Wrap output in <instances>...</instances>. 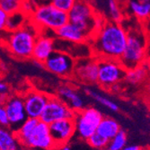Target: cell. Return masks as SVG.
<instances>
[{
  "instance_id": "obj_1",
  "label": "cell",
  "mask_w": 150,
  "mask_h": 150,
  "mask_svg": "<svg viewBox=\"0 0 150 150\" xmlns=\"http://www.w3.org/2000/svg\"><path fill=\"white\" fill-rule=\"evenodd\" d=\"M127 37L128 31L121 23L106 20L102 28L88 40L93 56L119 60L125 50Z\"/></svg>"
},
{
  "instance_id": "obj_32",
  "label": "cell",
  "mask_w": 150,
  "mask_h": 150,
  "mask_svg": "<svg viewBox=\"0 0 150 150\" xmlns=\"http://www.w3.org/2000/svg\"><path fill=\"white\" fill-rule=\"evenodd\" d=\"M7 18H8V13H6L4 10L0 8V32L6 31Z\"/></svg>"
},
{
  "instance_id": "obj_16",
  "label": "cell",
  "mask_w": 150,
  "mask_h": 150,
  "mask_svg": "<svg viewBox=\"0 0 150 150\" xmlns=\"http://www.w3.org/2000/svg\"><path fill=\"white\" fill-rule=\"evenodd\" d=\"M57 96L60 98L72 111L77 112L85 108V102L75 87L69 85L60 86Z\"/></svg>"
},
{
  "instance_id": "obj_19",
  "label": "cell",
  "mask_w": 150,
  "mask_h": 150,
  "mask_svg": "<svg viewBox=\"0 0 150 150\" xmlns=\"http://www.w3.org/2000/svg\"><path fill=\"white\" fill-rule=\"evenodd\" d=\"M119 122L111 117H103L96 129V132L106 139L110 140L120 130Z\"/></svg>"
},
{
  "instance_id": "obj_6",
  "label": "cell",
  "mask_w": 150,
  "mask_h": 150,
  "mask_svg": "<svg viewBox=\"0 0 150 150\" xmlns=\"http://www.w3.org/2000/svg\"><path fill=\"white\" fill-rule=\"evenodd\" d=\"M97 84L104 90L109 91L112 86L124 79L126 69L119 60L110 59H98Z\"/></svg>"
},
{
  "instance_id": "obj_34",
  "label": "cell",
  "mask_w": 150,
  "mask_h": 150,
  "mask_svg": "<svg viewBox=\"0 0 150 150\" xmlns=\"http://www.w3.org/2000/svg\"><path fill=\"white\" fill-rule=\"evenodd\" d=\"M140 148H141V146L134 145V146H125L120 150H140Z\"/></svg>"
},
{
  "instance_id": "obj_22",
  "label": "cell",
  "mask_w": 150,
  "mask_h": 150,
  "mask_svg": "<svg viewBox=\"0 0 150 150\" xmlns=\"http://www.w3.org/2000/svg\"><path fill=\"white\" fill-rule=\"evenodd\" d=\"M39 120H40L39 119L26 118V120L21 124V126L16 131H13L20 145H22L27 139H28V137L34 129Z\"/></svg>"
},
{
  "instance_id": "obj_29",
  "label": "cell",
  "mask_w": 150,
  "mask_h": 150,
  "mask_svg": "<svg viewBox=\"0 0 150 150\" xmlns=\"http://www.w3.org/2000/svg\"><path fill=\"white\" fill-rule=\"evenodd\" d=\"M76 1V0H50V4H51L54 7L58 8L59 10L67 13L72 8Z\"/></svg>"
},
{
  "instance_id": "obj_27",
  "label": "cell",
  "mask_w": 150,
  "mask_h": 150,
  "mask_svg": "<svg viewBox=\"0 0 150 150\" xmlns=\"http://www.w3.org/2000/svg\"><path fill=\"white\" fill-rule=\"evenodd\" d=\"M108 141H109L108 139L103 138V136H101L97 132H94L86 140V142L88 143L90 146L95 149H99V150H105Z\"/></svg>"
},
{
  "instance_id": "obj_38",
  "label": "cell",
  "mask_w": 150,
  "mask_h": 150,
  "mask_svg": "<svg viewBox=\"0 0 150 150\" xmlns=\"http://www.w3.org/2000/svg\"><path fill=\"white\" fill-rule=\"evenodd\" d=\"M33 64L37 67H39V69H44V65H43L42 62H40V61H37V60H33Z\"/></svg>"
},
{
  "instance_id": "obj_20",
  "label": "cell",
  "mask_w": 150,
  "mask_h": 150,
  "mask_svg": "<svg viewBox=\"0 0 150 150\" xmlns=\"http://www.w3.org/2000/svg\"><path fill=\"white\" fill-rule=\"evenodd\" d=\"M125 7L141 22L146 21L150 16V3L140 2L139 0H129Z\"/></svg>"
},
{
  "instance_id": "obj_24",
  "label": "cell",
  "mask_w": 150,
  "mask_h": 150,
  "mask_svg": "<svg viewBox=\"0 0 150 150\" xmlns=\"http://www.w3.org/2000/svg\"><path fill=\"white\" fill-rule=\"evenodd\" d=\"M27 21H28V17L24 16L22 12H16L11 15H8L6 26V31L10 33L15 31L21 26H23Z\"/></svg>"
},
{
  "instance_id": "obj_30",
  "label": "cell",
  "mask_w": 150,
  "mask_h": 150,
  "mask_svg": "<svg viewBox=\"0 0 150 150\" xmlns=\"http://www.w3.org/2000/svg\"><path fill=\"white\" fill-rule=\"evenodd\" d=\"M35 8H36V5L34 4L33 0H23V2L21 4L20 12H22L27 17H29Z\"/></svg>"
},
{
  "instance_id": "obj_12",
  "label": "cell",
  "mask_w": 150,
  "mask_h": 150,
  "mask_svg": "<svg viewBox=\"0 0 150 150\" xmlns=\"http://www.w3.org/2000/svg\"><path fill=\"white\" fill-rule=\"evenodd\" d=\"M3 106L9 119L10 129L16 131L27 118L23 96L19 94H9L5 98Z\"/></svg>"
},
{
  "instance_id": "obj_40",
  "label": "cell",
  "mask_w": 150,
  "mask_h": 150,
  "mask_svg": "<svg viewBox=\"0 0 150 150\" xmlns=\"http://www.w3.org/2000/svg\"><path fill=\"white\" fill-rule=\"evenodd\" d=\"M4 101H5V98H4V97H2V96H0V107L3 106V104H4Z\"/></svg>"
},
{
  "instance_id": "obj_7",
  "label": "cell",
  "mask_w": 150,
  "mask_h": 150,
  "mask_svg": "<svg viewBox=\"0 0 150 150\" xmlns=\"http://www.w3.org/2000/svg\"><path fill=\"white\" fill-rule=\"evenodd\" d=\"M102 112L94 107L83 108L76 112L74 117L76 133L83 140L87 139L96 132V129L103 119Z\"/></svg>"
},
{
  "instance_id": "obj_28",
  "label": "cell",
  "mask_w": 150,
  "mask_h": 150,
  "mask_svg": "<svg viewBox=\"0 0 150 150\" xmlns=\"http://www.w3.org/2000/svg\"><path fill=\"white\" fill-rule=\"evenodd\" d=\"M23 0H0V8L8 15L19 12Z\"/></svg>"
},
{
  "instance_id": "obj_41",
  "label": "cell",
  "mask_w": 150,
  "mask_h": 150,
  "mask_svg": "<svg viewBox=\"0 0 150 150\" xmlns=\"http://www.w3.org/2000/svg\"><path fill=\"white\" fill-rule=\"evenodd\" d=\"M140 2H144V3H150V0H139Z\"/></svg>"
},
{
  "instance_id": "obj_25",
  "label": "cell",
  "mask_w": 150,
  "mask_h": 150,
  "mask_svg": "<svg viewBox=\"0 0 150 150\" xmlns=\"http://www.w3.org/2000/svg\"><path fill=\"white\" fill-rule=\"evenodd\" d=\"M127 133L120 129L113 138L108 141L105 150H120L127 145Z\"/></svg>"
},
{
  "instance_id": "obj_3",
  "label": "cell",
  "mask_w": 150,
  "mask_h": 150,
  "mask_svg": "<svg viewBox=\"0 0 150 150\" xmlns=\"http://www.w3.org/2000/svg\"><path fill=\"white\" fill-rule=\"evenodd\" d=\"M147 37L142 29L128 31L125 50L119 61L127 69L138 67L147 60Z\"/></svg>"
},
{
  "instance_id": "obj_8",
  "label": "cell",
  "mask_w": 150,
  "mask_h": 150,
  "mask_svg": "<svg viewBox=\"0 0 150 150\" xmlns=\"http://www.w3.org/2000/svg\"><path fill=\"white\" fill-rule=\"evenodd\" d=\"M76 59L67 52L54 50L44 61V69L63 78L72 77Z\"/></svg>"
},
{
  "instance_id": "obj_15",
  "label": "cell",
  "mask_w": 150,
  "mask_h": 150,
  "mask_svg": "<svg viewBox=\"0 0 150 150\" xmlns=\"http://www.w3.org/2000/svg\"><path fill=\"white\" fill-rule=\"evenodd\" d=\"M55 50V40L44 34H38L33 46L32 59L44 63Z\"/></svg>"
},
{
  "instance_id": "obj_9",
  "label": "cell",
  "mask_w": 150,
  "mask_h": 150,
  "mask_svg": "<svg viewBox=\"0 0 150 150\" xmlns=\"http://www.w3.org/2000/svg\"><path fill=\"white\" fill-rule=\"evenodd\" d=\"M76 112L72 111L57 95H50L40 116V120L50 125L52 122L64 119H74Z\"/></svg>"
},
{
  "instance_id": "obj_4",
  "label": "cell",
  "mask_w": 150,
  "mask_h": 150,
  "mask_svg": "<svg viewBox=\"0 0 150 150\" xmlns=\"http://www.w3.org/2000/svg\"><path fill=\"white\" fill-rule=\"evenodd\" d=\"M28 20L35 26L39 33L44 30L55 33L61 26L69 23V15L54 7L51 4H45L36 6Z\"/></svg>"
},
{
  "instance_id": "obj_14",
  "label": "cell",
  "mask_w": 150,
  "mask_h": 150,
  "mask_svg": "<svg viewBox=\"0 0 150 150\" xmlns=\"http://www.w3.org/2000/svg\"><path fill=\"white\" fill-rule=\"evenodd\" d=\"M49 97L50 94L35 89H32L23 95L27 118L40 119Z\"/></svg>"
},
{
  "instance_id": "obj_39",
  "label": "cell",
  "mask_w": 150,
  "mask_h": 150,
  "mask_svg": "<svg viewBox=\"0 0 150 150\" xmlns=\"http://www.w3.org/2000/svg\"><path fill=\"white\" fill-rule=\"evenodd\" d=\"M5 73V69H4V67L2 66V62H0V79L2 78L3 75Z\"/></svg>"
},
{
  "instance_id": "obj_42",
  "label": "cell",
  "mask_w": 150,
  "mask_h": 150,
  "mask_svg": "<svg viewBox=\"0 0 150 150\" xmlns=\"http://www.w3.org/2000/svg\"><path fill=\"white\" fill-rule=\"evenodd\" d=\"M140 150H149V148L148 147H141Z\"/></svg>"
},
{
  "instance_id": "obj_31",
  "label": "cell",
  "mask_w": 150,
  "mask_h": 150,
  "mask_svg": "<svg viewBox=\"0 0 150 150\" xmlns=\"http://www.w3.org/2000/svg\"><path fill=\"white\" fill-rule=\"evenodd\" d=\"M0 127L10 128V122L4 106L0 107Z\"/></svg>"
},
{
  "instance_id": "obj_21",
  "label": "cell",
  "mask_w": 150,
  "mask_h": 150,
  "mask_svg": "<svg viewBox=\"0 0 150 150\" xmlns=\"http://www.w3.org/2000/svg\"><path fill=\"white\" fill-rule=\"evenodd\" d=\"M19 142L10 128L0 127V150H18Z\"/></svg>"
},
{
  "instance_id": "obj_35",
  "label": "cell",
  "mask_w": 150,
  "mask_h": 150,
  "mask_svg": "<svg viewBox=\"0 0 150 150\" xmlns=\"http://www.w3.org/2000/svg\"><path fill=\"white\" fill-rule=\"evenodd\" d=\"M34 2V4L36 5V6H40V5H45V4H50V0H33Z\"/></svg>"
},
{
  "instance_id": "obj_11",
  "label": "cell",
  "mask_w": 150,
  "mask_h": 150,
  "mask_svg": "<svg viewBox=\"0 0 150 150\" xmlns=\"http://www.w3.org/2000/svg\"><path fill=\"white\" fill-rule=\"evenodd\" d=\"M22 146L38 150H56V146L50 135L49 125L39 120L34 129Z\"/></svg>"
},
{
  "instance_id": "obj_18",
  "label": "cell",
  "mask_w": 150,
  "mask_h": 150,
  "mask_svg": "<svg viewBox=\"0 0 150 150\" xmlns=\"http://www.w3.org/2000/svg\"><path fill=\"white\" fill-rule=\"evenodd\" d=\"M148 75V63L147 61L135 67L133 69H127L124 75V79L127 83L131 85H140L146 81Z\"/></svg>"
},
{
  "instance_id": "obj_33",
  "label": "cell",
  "mask_w": 150,
  "mask_h": 150,
  "mask_svg": "<svg viewBox=\"0 0 150 150\" xmlns=\"http://www.w3.org/2000/svg\"><path fill=\"white\" fill-rule=\"evenodd\" d=\"M9 94H10L9 86L6 83V82H4L0 79V96L6 98L8 96Z\"/></svg>"
},
{
  "instance_id": "obj_10",
  "label": "cell",
  "mask_w": 150,
  "mask_h": 150,
  "mask_svg": "<svg viewBox=\"0 0 150 150\" xmlns=\"http://www.w3.org/2000/svg\"><path fill=\"white\" fill-rule=\"evenodd\" d=\"M98 69V59L93 56L77 59L72 77L85 85L97 84Z\"/></svg>"
},
{
  "instance_id": "obj_26",
  "label": "cell",
  "mask_w": 150,
  "mask_h": 150,
  "mask_svg": "<svg viewBox=\"0 0 150 150\" xmlns=\"http://www.w3.org/2000/svg\"><path fill=\"white\" fill-rule=\"evenodd\" d=\"M123 7L120 6L114 0H109L108 1V10H109V16L112 22L121 23L123 21Z\"/></svg>"
},
{
  "instance_id": "obj_5",
  "label": "cell",
  "mask_w": 150,
  "mask_h": 150,
  "mask_svg": "<svg viewBox=\"0 0 150 150\" xmlns=\"http://www.w3.org/2000/svg\"><path fill=\"white\" fill-rule=\"evenodd\" d=\"M67 15L69 23L85 32L90 38L92 37L94 33L93 19L96 13L87 0H76Z\"/></svg>"
},
{
  "instance_id": "obj_23",
  "label": "cell",
  "mask_w": 150,
  "mask_h": 150,
  "mask_svg": "<svg viewBox=\"0 0 150 150\" xmlns=\"http://www.w3.org/2000/svg\"><path fill=\"white\" fill-rule=\"evenodd\" d=\"M85 93L90 96L92 99H93L96 103H98L101 105H103L104 107H106L109 110H111L112 112H119L120 111V107L117 103H115L114 102H112L111 99H109L108 97L104 96V95H102L100 93H98L97 92H95L88 87L85 88Z\"/></svg>"
},
{
  "instance_id": "obj_36",
  "label": "cell",
  "mask_w": 150,
  "mask_h": 150,
  "mask_svg": "<svg viewBox=\"0 0 150 150\" xmlns=\"http://www.w3.org/2000/svg\"><path fill=\"white\" fill-rule=\"evenodd\" d=\"M114 1H116L122 7H125V6L128 4V2L129 1V0H114Z\"/></svg>"
},
{
  "instance_id": "obj_37",
  "label": "cell",
  "mask_w": 150,
  "mask_h": 150,
  "mask_svg": "<svg viewBox=\"0 0 150 150\" xmlns=\"http://www.w3.org/2000/svg\"><path fill=\"white\" fill-rule=\"evenodd\" d=\"M56 150H71V147L69 144H65V145L59 146V148H57Z\"/></svg>"
},
{
  "instance_id": "obj_2",
  "label": "cell",
  "mask_w": 150,
  "mask_h": 150,
  "mask_svg": "<svg viewBox=\"0 0 150 150\" xmlns=\"http://www.w3.org/2000/svg\"><path fill=\"white\" fill-rule=\"evenodd\" d=\"M39 31L29 20L20 28L10 32L5 46L13 57L19 59H32V53Z\"/></svg>"
},
{
  "instance_id": "obj_17",
  "label": "cell",
  "mask_w": 150,
  "mask_h": 150,
  "mask_svg": "<svg viewBox=\"0 0 150 150\" xmlns=\"http://www.w3.org/2000/svg\"><path fill=\"white\" fill-rule=\"evenodd\" d=\"M55 35L58 39L72 43H83L88 42L90 37L85 32L71 23H67L55 32Z\"/></svg>"
},
{
  "instance_id": "obj_13",
  "label": "cell",
  "mask_w": 150,
  "mask_h": 150,
  "mask_svg": "<svg viewBox=\"0 0 150 150\" xmlns=\"http://www.w3.org/2000/svg\"><path fill=\"white\" fill-rule=\"evenodd\" d=\"M49 129L56 149L65 144H69L76 134L74 119H64L52 122L49 125Z\"/></svg>"
}]
</instances>
